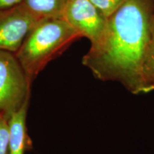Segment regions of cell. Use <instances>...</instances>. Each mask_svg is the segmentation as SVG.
<instances>
[{
  "label": "cell",
  "instance_id": "6da1fadb",
  "mask_svg": "<svg viewBox=\"0 0 154 154\" xmlns=\"http://www.w3.org/2000/svg\"><path fill=\"white\" fill-rule=\"evenodd\" d=\"M154 17V0H126L108 17L101 41L82 58L97 79L120 83L135 95L149 93L143 61Z\"/></svg>",
  "mask_w": 154,
  "mask_h": 154
},
{
  "label": "cell",
  "instance_id": "7a4b0ae2",
  "mask_svg": "<svg viewBox=\"0 0 154 154\" xmlns=\"http://www.w3.org/2000/svg\"><path fill=\"white\" fill-rule=\"evenodd\" d=\"M80 38L63 18H44L30 31L14 55L32 82L50 61Z\"/></svg>",
  "mask_w": 154,
  "mask_h": 154
},
{
  "label": "cell",
  "instance_id": "3957f363",
  "mask_svg": "<svg viewBox=\"0 0 154 154\" xmlns=\"http://www.w3.org/2000/svg\"><path fill=\"white\" fill-rule=\"evenodd\" d=\"M31 84L14 54L0 50V113L8 120L29 101Z\"/></svg>",
  "mask_w": 154,
  "mask_h": 154
},
{
  "label": "cell",
  "instance_id": "277c9868",
  "mask_svg": "<svg viewBox=\"0 0 154 154\" xmlns=\"http://www.w3.org/2000/svg\"><path fill=\"white\" fill-rule=\"evenodd\" d=\"M62 18L82 37H86L95 46L101 41L106 28L108 17L90 0L69 1Z\"/></svg>",
  "mask_w": 154,
  "mask_h": 154
},
{
  "label": "cell",
  "instance_id": "5b68a950",
  "mask_svg": "<svg viewBox=\"0 0 154 154\" xmlns=\"http://www.w3.org/2000/svg\"><path fill=\"white\" fill-rule=\"evenodd\" d=\"M41 19L22 3L0 11V50L16 53Z\"/></svg>",
  "mask_w": 154,
  "mask_h": 154
},
{
  "label": "cell",
  "instance_id": "8992f818",
  "mask_svg": "<svg viewBox=\"0 0 154 154\" xmlns=\"http://www.w3.org/2000/svg\"><path fill=\"white\" fill-rule=\"evenodd\" d=\"M29 101L11 115L9 120V154H24L32 148V142L28 135L26 126Z\"/></svg>",
  "mask_w": 154,
  "mask_h": 154
},
{
  "label": "cell",
  "instance_id": "52a82bcc",
  "mask_svg": "<svg viewBox=\"0 0 154 154\" xmlns=\"http://www.w3.org/2000/svg\"><path fill=\"white\" fill-rule=\"evenodd\" d=\"M69 0H23L30 11L42 19L61 17Z\"/></svg>",
  "mask_w": 154,
  "mask_h": 154
},
{
  "label": "cell",
  "instance_id": "ba28073f",
  "mask_svg": "<svg viewBox=\"0 0 154 154\" xmlns=\"http://www.w3.org/2000/svg\"><path fill=\"white\" fill-rule=\"evenodd\" d=\"M143 78L150 92L154 91V17L151 24V36L143 61Z\"/></svg>",
  "mask_w": 154,
  "mask_h": 154
},
{
  "label": "cell",
  "instance_id": "9c48e42d",
  "mask_svg": "<svg viewBox=\"0 0 154 154\" xmlns=\"http://www.w3.org/2000/svg\"><path fill=\"white\" fill-rule=\"evenodd\" d=\"M9 120L0 113V154H9Z\"/></svg>",
  "mask_w": 154,
  "mask_h": 154
},
{
  "label": "cell",
  "instance_id": "30bf717a",
  "mask_svg": "<svg viewBox=\"0 0 154 154\" xmlns=\"http://www.w3.org/2000/svg\"><path fill=\"white\" fill-rule=\"evenodd\" d=\"M100 9L106 17H109L121 7L126 0H90Z\"/></svg>",
  "mask_w": 154,
  "mask_h": 154
},
{
  "label": "cell",
  "instance_id": "8fae6325",
  "mask_svg": "<svg viewBox=\"0 0 154 154\" xmlns=\"http://www.w3.org/2000/svg\"><path fill=\"white\" fill-rule=\"evenodd\" d=\"M23 0H0V11L5 10L22 3Z\"/></svg>",
  "mask_w": 154,
  "mask_h": 154
},
{
  "label": "cell",
  "instance_id": "7c38bea8",
  "mask_svg": "<svg viewBox=\"0 0 154 154\" xmlns=\"http://www.w3.org/2000/svg\"><path fill=\"white\" fill-rule=\"evenodd\" d=\"M69 1H74V0H69Z\"/></svg>",
  "mask_w": 154,
  "mask_h": 154
}]
</instances>
